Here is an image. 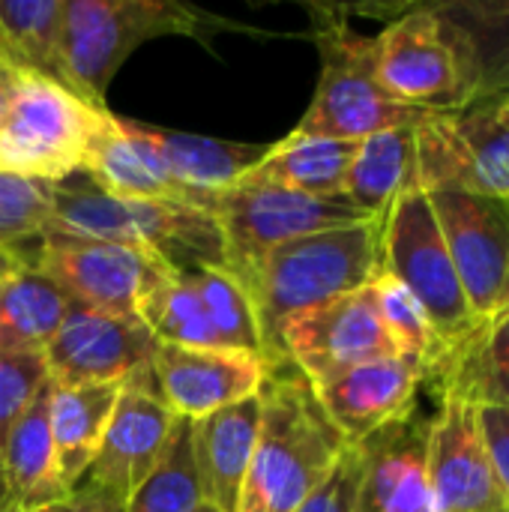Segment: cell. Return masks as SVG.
<instances>
[{"label": "cell", "mask_w": 509, "mask_h": 512, "mask_svg": "<svg viewBox=\"0 0 509 512\" xmlns=\"http://www.w3.org/2000/svg\"><path fill=\"white\" fill-rule=\"evenodd\" d=\"M432 180L509 201V99L417 126V186Z\"/></svg>", "instance_id": "7c38bea8"}, {"label": "cell", "mask_w": 509, "mask_h": 512, "mask_svg": "<svg viewBox=\"0 0 509 512\" xmlns=\"http://www.w3.org/2000/svg\"><path fill=\"white\" fill-rule=\"evenodd\" d=\"M189 279L204 303V312H207V321L213 327L219 348L264 357L255 306H252L246 288L225 267H201V270H192Z\"/></svg>", "instance_id": "836d02e7"}, {"label": "cell", "mask_w": 509, "mask_h": 512, "mask_svg": "<svg viewBox=\"0 0 509 512\" xmlns=\"http://www.w3.org/2000/svg\"><path fill=\"white\" fill-rule=\"evenodd\" d=\"M441 387L474 405L509 408V315L480 327L438 372Z\"/></svg>", "instance_id": "f1b7e54d"}, {"label": "cell", "mask_w": 509, "mask_h": 512, "mask_svg": "<svg viewBox=\"0 0 509 512\" xmlns=\"http://www.w3.org/2000/svg\"><path fill=\"white\" fill-rule=\"evenodd\" d=\"M381 270L414 294L450 354L483 327L453 267L429 195L417 183L402 189L381 216Z\"/></svg>", "instance_id": "8992f818"}, {"label": "cell", "mask_w": 509, "mask_h": 512, "mask_svg": "<svg viewBox=\"0 0 509 512\" xmlns=\"http://www.w3.org/2000/svg\"><path fill=\"white\" fill-rule=\"evenodd\" d=\"M63 0H0L3 51L30 72L63 84L60 69Z\"/></svg>", "instance_id": "4dcf8cb0"}, {"label": "cell", "mask_w": 509, "mask_h": 512, "mask_svg": "<svg viewBox=\"0 0 509 512\" xmlns=\"http://www.w3.org/2000/svg\"><path fill=\"white\" fill-rule=\"evenodd\" d=\"M177 417L162 402L153 372L123 384L93 465L78 489L93 492L117 512L126 510L132 495L159 465Z\"/></svg>", "instance_id": "5bb4252c"}, {"label": "cell", "mask_w": 509, "mask_h": 512, "mask_svg": "<svg viewBox=\"0 0 509 512\" xmlns=\"http://www.w3.org/2000/svg\"><path fill=\"white\" fill-rule=\"evenodd\" d=\"M210 213L219 225L225 246V270L240 282L270 249L309 234L345 228L366 216L345 195L321 198L294 192L267 180L243 174L228 189L210 198Z\"/></svg>", "instance_id": "ba28073f"}, {"label": "cell", "mask_w": 509, "mask_h": 512, "mask_svg": "<svg viewBox=\"0 0 509 512\" xmlns=\"http://www.w3.org/2000/svg\"><path fill=\"white\" fill-rule=\"evenodd\" d=\"M261 426V399L228 405L192 423L195 465L204 489V504L219 512H237V501L252 465Z\"/></svg>", "instance_id": "7402d4cb"}, {"label": "cell", "mask_w": 509, "mask_h": 512, "mask_svg": "<svg viewBox=\"0 0 509 512\" xmlns=\"http://www.w3.org/2000/svg\"><path fill=\"white\" fill-rule=\"evenodd\" d=\"M192 512H219V510H216V507H210V504H201L198 510H192Z\"/></svg>", "instance_id": "7bdbcfd3"}, {"label": "cell", "mask_w": 509, "mask_h": 512, "mask_svg": "<svg viewBox=\"0 0 509 512\" xmlns=\"http://www.w3.org/2000/svg\"><path fill=\"white\" fill-rule=\"evenodd\" d=\"M426 477L435 512L507 510L480 432L477 405L444 390L426 423Z\"/></svg>", "instance_id": "2e32d148"}, {"label": "cell", "mask_w": 509, "mask_h": 512, "mask_svg": "<svg viewBox=\"0 0 509 512\" xmlns=\"http://www.w3.org/2000/svg\"><path fill=\"white\" fill-rule=\"evenodd\" d=\"M0 48H3V42H0Z\"/></svg>", "instance_id": "bcb514c9"}, {"label": "cell", "mask_w": 509, "mask_h": 512, "mask_svg": "<svg viewBox=\"0 0 509 512\" xmlns=\"http://www.w3.org/2000/svg\"><path fill=\"white\" fill-rule=\"evenodd\" d=\"M279 354L309 384L360 363L399 357L378 318L369 285L288 318L279 330Z\"/></svg>", "instance_id": "9a60e30c"}, {"label": "cell", "mask_w": 509, "mask_h": 512, "mask_svg": "<svg viewBox=\"0 0 509 512\" xmlns=\"http://www.w3.org/2000/svg\"><path fill=\"white\" fill-rule=\"evenodd\" d=\"M135 129L156 153L165 174L183 189H189L192 195H198L207 204V210H210V198L228 189L231 183H237L267 150L255 144L219 141V138L171 132L141 123H135Z\"/></svg>", "instance_id": "cb8c5ba5"}, {"label": "cell", "mask_w": 509, "mask_h": 512, "mask_svg": "<svg viewBox=\"0 0 509 512\" xmlns=\"http://www.w3.org/2000/svg\"><path fill=\"white\" fill-rule=\"evenodd\" d=\"M0 512H117L111 504H105L102 498H96L93 492L87 489H75L69 492L66 498L60 501H51V504H42V507H27V510H9L3 507Z\"/></svg>", "instance_id": "f35d334b"}, {"label": "cell", "mask_w": 509, "mask_h": 512, "mask_svg": "<svg viewBox=\"0 0 509 512\" xmlns=\"http://www.w3.org/2000/svg\"><path fill=\"white\" fill-rule=\"evenodd\" d=\"M369 291L396 354L414 363L423 372V378H438L441 366L450 357V348L444 345V339L438 336V330L432 327L429 315L414 300V294L384 270L375 273Z\"/></svg>", "instance_id": "f546056e"}, {"label": "cell", "mask_w": 509, "mask_h": 512, "mask_svg": "<svg viewBox=\"0 0 509 512\" xmlns=\"http://www.w3.org/2000/svg\"><path fill=\"white\" fill-rule=\"evenodd\" d=\"M372 60L375 78L390 99L435 114L465 111V75L435 6H417L372 36Z\"/></svg>", "instance_id": "30bf717a"}, {"label": "cell", "mask_w": 509, "mask_h": 512, "mask_svg": "<svg viewBox=\"0 0 509 512\" xmlns=\"http://www.w3.org/2000/svg\"><path fill=\"white\" fill-rule=\"evenodd\" d=\"M24 264L45 273L69 294V300L126 318H138L147 294L174 273L147 249L48 231L36 240L33 261Z\"/></svg>", "instance_id": "8fae6325"}, {"label": "cell", "mask_w": 509, "mask_h": 512, "mask_svg": "<svg viewBox=\"0 0 509 512\" xmlns=\"http://www.w3.org/2000/svg\"><path fill=\"white\" fill-rule=\"evenodd\" d=\"M504 315H509V288H507V303H504ZM504 315H501V318H504Z\"/></svg>", "instance_id": "ee69618b"}, {"label": "cell", "mask_w": 509, "mask_h": 512, "mask_svg": "<svg viewBox=\"0 0 509 512\" xmlns=\"http://www.w3.org/2000/svg\"><path fill=\"white\" fill-rule=\"evenodd\" d=\"M426 423L411 414L360 444L357 512H435L426 477Z\"/></svg>", "instance_id": "d6986e66"}, {"label": "cell", "mask_w": 509, "mask_h": 512, "mask_svg": "<svg viewBox=\"0 0 509 512\" xmlns=\"http://www.w3.org/2000/svg\"><path fill=\"white\" fill-rule=\"evenodd\" d=\"M120 390L123 384H51L48 426L60 483L66 486V492H75L87 468L93 465Z\"/></svg>", "instance_id": "d4e9b609"}, {"label": "cell", "mask_w": 509, "mask_h": 512, "mask_svg": "<svg viewBox=\"0 0 509 512\" xmlns=\"http://www.w3.org/2000/svg\"><path fill=\"white\" fill-rule=\"evenodd\" d=\"M15 261H18L15 255H9V252H3V249H0V282L6 279V273L12 270V264H15Z\"/></svg>", "instance_id": "60d3db41"}, {"label": "cell", "mask_w": 509, "mask_h": 512, "mask_svg": "<svg viewBox=\"0 0 509 512\" xmlns=\"http://www.w3.org/2000/svg\"><path fill=\"white\" fill-rule=\"evenodd\" d=\"M267 369L264 357L228 348L159 345L153 357V381L162 402L174 417L192 423L258 396Z\"/></svg>", "instance_id": "e0dca14e"}, {"label": "cell", "mask_w": 509, "mask_h": 512, "mask_svg": "<svg viewBox=\"0 0 509 512\" xmlns=\"http://www.w3.org/2000/svg\"><path fill=\"white\" fill-rule=\"evenodd\" d=\"M48 402H51V381H45V387L33 396V402L12 423L3 441L0 471H3L9 510L42 507L69 495L57 471V456L48 426Z\"/></svg>", "instance_id": "603a6c76"}, {"label": "cell", "mask_w": 509, "mask_h": 512, "mask_svg": "<svg viewBox=\"0 0 509 512\" xmlns=\"http://www.w3.org/2000/svg\"><path fill=\"white\" fill-rule=\"evenodd\" d=\"M84 174L93 186L120 195V198H144V201H177V204H207L174 183L165 168L159 165L156 153L147 147V141L138 135L132 120H120L111 111H105L96 135L90 138L87 156H84Z\"/></svg>", "instance_id": "ffe728a7"}, {"label": "cell", "mask_w": 509, "mask_h": 512, "mask_svg": "<svg viewBox=\"0 0 509 512\" xmlns=\"http://www.w3.org/2000/svg\"><path fill=\"white\" fill-rule=\"evenodd\" d=\"M315 39L321 48V78L297 132L363 141L384 129L420 126L438 117L435 111L408 108L381 90L375 78L372 36L357 33L342 18H327L318 24Z\"/></svg>", "instance_id": "52a82bcc"}, {"label": "cell", "mask_w": 509, "mask_h": 512, "mask_svg": "<svg viewBox=\"0 0 509 512\" xmlns=\"http://www.w3.org/2000/svg\"><path fill=\"white\" fill-rule=\"evenodd\" d=\"M420 189L429 195L477 321L483 327L498 321L509 288V201L450 180H432Z\"/></svg>", "instance_id": "9c48e42d"}, {"label": "cell", "mask_w": 509, "mask_h": 512, "mask_svg": "<svg viewBox=\"0 0 509 512\" xmlns=\"http://www.w3.org/2000/svg\"><path fill=\"white\" fill-rule=\"evenodd\" d=\"M381 270V216L309 234L270 249L243 279L267 366L285 363L279 330L288 318L366 288Z\"/></svg>", "instance_id": "7a4b0ae2"}, {"label": "cell", "mask_w": 509, "mask_h": 512, "mask_svg": "<svg viewBox=\"0 0 509 512\" xmlns=\"http://www.w3.org/2000/svg\"><path fill=\"white\" fill-rule=\"evenodd\" d=\"M69 294L36 267L15 261L0 282V351L42 354L60 330Z\"/></svg>", "instance_id": "4316f807"}, {"label": "cell", "mask_w": 509, "mask_h": 512, "mask_svg": "<svg viewBox=\"0 0 509 512\" xmlns=\"http://www.w3.org/2000/svg\"><path fill=\"white\" fill-rule=\"evenodd\" d=\"M159 342L141 318L69 303L66 318L42 351L51 384H129L153 372Z\"/></svg>", "instance_id": "4fadbf2b"}, {"label": "cell", "mask_w": 509, "mask_h": 512, "mask_svg": "<svg viewBox=\"0 0 509 512\" xmlns=\"http://www.w3.org/2000/svg\"><path fill=\"white\" fill-rule=\"evenodd\" d=\"M201 504L204 489L195 465L192 420L177 417L159 465L150 471V477L141 483V489L132 495L123 512H192Z\"/></svg>", "instance_id": "1f68e13d"}, {"label": "cell", "mask_w": 509, "mask_h": 512, "mask_svg": "<svg viewBox=\"0 0 509 512\" xmlns=\"http://www.w3.org/2000/svg\"><path fill=\"white\" fill-rule=\"evenodd\" d=\"M48 372L42 354L0 351V450L12 423L24 414L33 396L45 387Z\"/></svg>", "instance_id": "d590c367"}, {"label": "cell", "mask_w": 509, "mask_h": 512, "mask_svg": "<svg viewBox=\"0 0 509 512\" xmlns=\"http://www.w3.org/2000/svg\"><path fill=\"white\" fill-rule=\"evenodd\" d=\"M48 234L138 246L171 270L225 267V246L210 210L177 201L120 198L93 183H54Z\"/></svg>", "instance_id": "3957f363"}, {"label": "cell", "mask_w": 509, "mask_h": 512, "mask_svg": "<svg viewBox=\"0 0 509 512\" xmlns=\"http://www.w3.org/2000/svg\"><path fill=\"white\" fill-rule=\"evenodd\" d=\"M144 327L159 345L177 348H219L213 327L207 321L204 303L189 279V273H168L144 300L141 315Z\"/></svg>", "instance_id": "d6a6232c"}, {"label": "cell", "mask_w": 509, "mask_h": 512, "mask_svg": "<svg viewBox=\"0 0 509 512\" xmlns=\"http://www.w3.org/2000/svg\"><path fill=\"white\" fill-rule=\"evenodd\" d=\"M483 444L489 453V465L495 474V483L501 489V498L509 510V408L504 405H477Z\"/></svg>", "instance_id": "74e56055"}, {"label": "cell", "mask_w": 509, "mask_h": 512, "mask_svg": "<svg viewBox=\"0 0 509 512\" xmlns=\"http://www.w3.org/2000/svg\"><path fill=\"white\" fill-rule=\"evenodd\" d=\"M360 477H363V450L360 444H348L345 453L330 468V474L318 483V489L297 512H357Z\"/></svg>", "instance_id": "8d00e7d4"}, {"label": "cell", "mask_w": 509, "mask_h": 512, "mask_svg": "<svg viewBox=\"0 0 509 512\" xmlns=\"http://www.w3.org/2000/svg\"><path fill=\"white\" fill-rule=\"evenodd\" d=\"M105 111L54 78L21 69L0 120V174L39 183L75 177Z\"/></svg>", "instance_id": "5b68a950"}, {"label": "cell", "mask_w": 509, "mask_h": 512, "mask_svg": "<svg viewBox=\"0 0 509 512\" xmlns=\"http://www.w3.org/2000/svg\"><path fill=\"white\" fill-rule=\"evenodd\" d=\"M18 72H21V66L0 48V120H3V114H6V108L12 102V90H15Z\"/></svg>", "instance_id": "ab89813d"}, {"label": "cell", "mask_w": 509, "mask_h": 512, "mask_svg": "<svg viewBox=\"0 0 509 512\" xmlns=\"http://www.w3.org/2000/svg\"><path fill=\"white\" fill-rule=\"evenodd\" d=\"M357 141H336V138H318L291 132L273 147L264 150V156L246 171L255 180H267L294 192L336 198L345 195L348 168L354 159Z\"/></svg>", "instance_id": "484cf974"}, {"label": "cell", "mask_w": 509, "mask_h": 512, "mask_svg": "<svg viewBox=\"0 0 509 512\" xmlns=\"http://www.w3.org/2000/svg\"><path fill=\"white\" fill-rule=\"evenodd\" d=\"M492 512H509V510H492Z\"/></svg>", "instance_id": "f6af8a7d"}, {"label": "cell", "mask_w": 509, "mask_h": 512, "mask_svg": "<svg viewBox=\"0 0 509 512\" xmlns=\"http://www.w3.org/2000/svg\"><path fill=\"white\" fill-rule=\"evenodd\" d=\"M417 183V126L375 132L357 141L345 198L366 216H384L393 198Z\"/></svg>", "instance_id": "83f0119b"}, {"label": "cell", "mask_w": 509, "mask_h": 512, "mask_svg": "<svg viewBox=\"0 0 509 512\" xmlns=\"http://www.w3.org/2000/svg\"><path fill=\"white\" fill-rule=\"evenodd\" d=\"M423 381L426 378L414 363L402 357H384L321 378L312 384V390L336 432L348 444H363L381 429L414 414Z\"/></svg>", "instance_id": "ac0fdd59"}, {"label": "cell", "mask_w": 509, "mask_h": 512, "mask_svg": "<svg viewBox=\"0 0 509 512\" xmlns=\"http://www.w3.org/2000/svg\"><path fill=\"white\" fill-rule=\"evenodd\" d=\"M465 75V108L509 99V0H462L435 6Z\"/></svg>", "instance_id": "44dd1931"}, {"label": "cell", "mask_w": 509, "mask_h": 512, "mask_svg": "<svg viewBox=\"0 0 509 512\" xmlns=\"http://www.w3.org/2000/svg\"><path fill=\"white\" fill-rule=\"evenodd\" d=\"M6 507V486H3V471H0V510Z\"/></svg>", "instance_id": "b9f144b4"}, {"label": "cell", "mask_w": 509, "mask_h": 512, "mask_svg": "<svg viewBox=\"0 0 509 512\" xmlns=\"http://www.w3.org/2000/svg\"><path fill=\"white\" fill-rule=\"evenodd\" d=\"M258 399L261 426L237 512H297L348 441L321 411L306 375L288 360L267 369Z\"/></svg>", "instance_id": "6da1fadb"}, {"label": "cell", "mask_w": 509, "mask_h": 512, "mask_svg": "<svg viewBox=\"0 0 509 512\" xmlns=\"http://www.w3.org/2000/svg\"><path fill=\"white\" fill-rule=\"evenodd\" d=\"M204 21L219 24L201 9L174 0H63V87L105 108L102 96L114 72L144 39L165 33L195 36Z\"/></svg>", "instance_id": "277c9868"}, {"label": "cell", "mask_w": 509, "mask_h": 512, "mask_svg": "<svg viewBox=\"0 0 509 512\" xmlns=\"http://www.w3.org/2000/svg\"><path fill=\"white\" fill-rule=\"evenodd\" d=\"M51 186L0 174V249L21 255L27 240H39L51 219Z\"/></svg>", "instance_id": "e575fe53"}]
</instances>
